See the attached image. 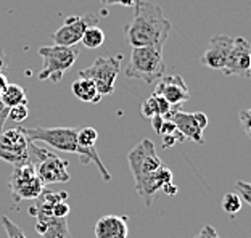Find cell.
<instances>
[{
	"mask_svg": "<svg viewBox=\"0 0 251 238\" xmlns=\"http://www.w3.org/2000/svg\"><path fill=\"white\" fill-rule=\"evenodd\" d=\"M97 140H99V132L94 127L77 129V143L82 148H94Z\"/></svg>",
	"mask_w": 251,
	"mask_h": 238,
	"instance_id": "44dd1931",
	"label": "cell"
},
{
	"mask_svg": "<svg viewBox=\"0 0 251 238\" xmlns=\"http://www.w3.org/2000/svg\"><path fill=\"white\" fill-rule=\"evenodd\" d=\"M27 115H29L27 105H16L8 110V118L15 122H23L27 118Z\"/></svg>",
	"mask_w": 251,
	"mask_h": 238,
	"instance_id": "cb8c5ba5",
	"label": "cell"
},
{
	"mask_svg": "<svg viewBox=\"0 0 251 238\" xmlns=\"http://www.w3.org/2000/svg\"><path fill=\"white\" fill-rule=\"evenodd\" d=\"M2 224H3V229H5V232H7L8 238H26L23 229H20L10 217L2 216Z\"/></svg>",
	"mask_w": 251,
	"mask_h": 238,
	"instance_id": "603a6c76",
	"label": "cell"
},
{
	"mask_svg": "<svg viewBox=\"0 0 251 238\" xmlns=\"http://www.w3.org/2000/svg\"><path fill=\"white\" fill-rule=\"evenodd\" d=\"M8 68V58L5 55L3 48H0V72H3Z\"/></svg>",
	"mask_w": 251,
	"mask_h": 238,
	"instance_id": "1f68e13d",
	"label": "cell"
},
{
	"mask_svg": "<svg viewBox=\"0 0 251 238\" xmlns=\"http://www.w3.org/2000/svg\"><path fill=\"white\" fill-rule=\"evenodd\" d=\"M193 118H195V121H197V124L201 129H204L208 126V116L204 115V113H200V111H197V113H193Z\"/></svg>",
	"mask_w": 251,
	"mask_h": 238,
	"instance_id": "4dcf8cb0",
	"label": "cell"
},
{
	"mask_svg": "<svg viewBox=\"0 0 251 238\" xmlns=\"http://www.w3.org/2000/svg\"><path fill=\"white\" fill-rule=\"evenodd\" d=\"M222 72L226 76H238L243 79L251 76V45L247 39H233L230 53L227 56Z\"/></svg>",
	"mask_w": 251,
	"mask_h": 238,
	"instance_id": "7c38bea8",
	"label": "cell"
},
{
	"mask_svg": "<svg viewBox=\"0 0 251 238\" xmlns=\"http://www.w3.org/2000/svg\"><path fill=\"white\" fill-rule=\"evenodd\" d=\"M134 7V20L126 31L129 44L132 47H150L163 52L173 27L163 8L145 0H137Z\"/></svg>",
	"mask_w": 251,
	"mask_h": 238,
	"instance_id": "7a4b0ae2",
	"label": "cell"
},
{
	"mask_svg": "<svg viewBox=\"0 0 251 238\" xmlns=\"http://www.w3.org/2000/svg\"><path fill=\"white\" fill-rule=\"evenodd\" d=\"M0 101L11 108L16 105H27V97H26V90L23 89L18 84H8L7 89L0 94Z\"/></svg>",
	"mask_w": 251,
	"mask_h": 238,
	"instance_id": "d6986e66",
	"label": "cell"
},
{
	"mask_svg": "<svg viewBox=\"0 0 251 238\" xmlns=\"http://www.w3.org/2000/svg\"><path fill=\"white\" fill-rule=\"evenodd\" d=\"M182 105H176L171 108L169 115L164 119H171L174 122V126L177 127L179 132L184 135V139L192 140L195 143L203 145L204 139H203V129L198 126L195 118H193V113H185L180 110Z\"/></svg>",
	"mask_w": 251,
	"mask_h": 238,
	"instance_id": "9a60e30c",
	"label": "cell"
},
{
	"mask_svg": "<svg viewBox=\"0 0 251 238\" xmlns=\"http://www.w3.org/2000/svg\"><path fill=\"white\" fill-rule=\"evenodd\" d=\"M27 146L29 140L20 129H8L0 132V160L11 166L27 164Z\"/></svg>",
	"mask_w": 251,
	"mask_h": 238,
	"instance_id": "30bf717a",
	"label": "cell"
},
{
	"mask_svg": "<svg viewBox=\"0 0 251 238\" xmlns=\"http://www.w3.org/2000/svg\"><path fill=\"white\" fill-rule=\"evenodd\" d=\"M129 227L127 217L108 214L97 220L95 238H127Z\"/></svg>",
	"mask_w": 251,
	"mask_h": 238,
	"instance_id": "2e32d148",
	"label": "cell"
},
{
	"mask_svg": "<svg viewBox=\"0 0 251 238\" xmlns=\"http://www.w3.org/2000/svg\"><path fill=\"white\" fill-rule=\"evenodd\" d=\"M232 44L233 39L230 36H226V34H218V36L211 37L208 48L204 50L200 63L211 68V70L222 71V68H224L227 61V56L230 53Z\"/></svg>",
	"mask_w": 251,
	"mask_h": 238,
	"instance_id": "4fadbf2b",
	"label": "cell"
},
{
	"mask_svg": "<svg viewBox=\"0 0 251 238\" xmlns=\"http://www.w3.org/2000/svg\"><path fill=\"white\" fill-rule=\"evenodd\" d=\"M163 191H164L166 195L173 196V195L177 193V187H176L173 182H171V184H168V185H164V187H163Z\"/></svg>",
	"mask_w": 251,
	"mask_h": 238,
	"instance_id": "836d02e7",
	"label": "cell"
},
{
	"mask_svg": "<svg viewBox=\"0 0 251 238\" xmlns=\"http://www.w3.org/2000/svg\"><path fill=\"white\" fill-rule=\"evenodd\" d=\"M235 189L238 190V196H240L247 205H251V184L245 182V180H237Z\"/></svg>",
	"mask_w": 251,
	"mask_h": 238,
	"instance_id": "d4e9b609",
	"label": "cell"
},
{
	"mask_svg": "<svg viewBox=\"0 0 251 238\" xmlns=\"http://www.w3.org/2000/svg\"><path fill=\"white\" fill-rule=\"evenodd\" d=\"M71 90H73V94L76 95V98L85 101V103H99L101 100V95L99 94L95 84L90 81V79L79 77L77 81L73 82Z\"/></svg>",
	"mask_w": 251,
	"mask_h": 238,
	"instance_id": "e0dca14e",
	"label": "cell"
},
{
	"mask_svg": "<svg viewBox=\"0 0 251 238\" xmlns=\"http://www.w3.org/2000/svg\"><path fill=\"white\" fill-rule=\"evenodd\" d=\"M10 191L16 201L36 200L45 190V185L37 177L36 169L31 164L15 166L10 175Z\"/></svg>",
	"mask_w": 251,
	"mask_h": 238,
	"instance_id": "9c48e42d",
	"label": "cell"
},
{
	"mask_svg": "<svg viewBox=\"0 0 251 238\" xmlns=\"http://www.w3.org/2000/svg\"><path fill=\"white\" fill-rule=\"evenodd\" d=\"M8 106H5L2 101H0V132L3 130V126H5V122H7V119H8Z\"/></svg>",
	"mask_w": 251,
	"mask_h": 238,
	"instance_id": "f546056e",
	"label": "cell"
},
{
	"mask_svg": "<svg viewBox=\"0 0 251 238\" xmlns=\"http://www.w3.org/2000/svg\"><path fill=\"white\" fill-rule=\"evenodd\" d=\"M222 209L230 216H235L242 209V198L237 193H226L222 196Z\"/></svg>",
	"mask_w": 251,
	"mask_h": 238,
	"instance_id": "7402d4cb",
	"label": "cell"
},
{
	"mask_svg": "<svg viewBox=\"0 0 251 238\" xmlns=\"http://www.w3.org/2000/svg\"><path fill=\"white\" fill-rule=\"evenodd\" d=\"M27 164L34 166L37 177L44 185L70 180L68 161L58 158V155H55L53 151L37 146L34 142H29V146H27Z\"/></svg>",
	"mask_w": 251,
	"mask_h": 238,
	"instance_id": "5b68a950",
	"label": "cell"
},
{
	"mask_svg": "<svg viewBox=\"0 0 251 238\" xmlns=\"http://www.w3.org/2000/svg\"><path fill=\"white\" fill-rule=\"evenodd\" d=\"M171 108H173V105H169L166 100L163 97H159L156 94H151L150 97H148L144 103H142V116L150 119L153 116H163L166 118L169 115Z\"/></svg>",
	"mask_w": 251,
	"mask_h": 238,
	"instance_id": "ac0fdd59",
	"label": "cell"
},
{
	"mask_svg": "<svg viewBox=\"0 0 251 238\" xmlns=\"http://www.w3.org/2000/svg\"><path fill=\"white\" fill-rule=\"evenodd\" d=\"M81 42L84 44V47H87V48H99L105 42V32L101 31L99 26H90L85 29Z\"/></svg>",
	"mask_w": 251,
	"mask_h": 238,
	"instance_id": "ffe728a7",
	"label": "cell"
},
{
	"mask_svg": "<svg viewBox=\"0 0 251 238\" xmlns=\"http://www.w3.org/2000/svg\"><path fill=\"white\" fill-rule=\"evenodd\" d=\"M134 2H137V0H134Z\"/></svg>",
	"mask_w": 251,
	"mask_h": 238,
	"instance_id": "d590c367",
	"label": "cell"
},
{
	"mask_svg": "<svg viewBox=\"0 0 251 238\" xmlns=\"http://www.w3.org/2000/svg\"><path fill=\"white\" fill-rule=\"evenodd\" d=\"M250 121H251V111H250V110H243V111L240 113V122L243 124V129H245V132H247L248 137L251 135Z\"/></svg>",
	"mask_w": 251,
	"mask_h": 238,
	"instance_id": "83f0119b",
	"label": "cell"
},
{
	"mask_svg": "<svg viewBox=\"0 0 251 238\" xmlns=\"http://www.w3.org/2000/svg\"><path fill=\"white\" fill-rule=\"evenodd\" d=\"M151 119V126H153V129H155V132L158 134L159 132V127H161V124H163V116H153V118H150Z\"/></svg>",
	"mask_w": 251,
	"mask_h": 238,
	"instance_id": "d6a6232c",
	"label": "cell"
},
{
	"mask_svg": "<svg viewBox=\"0 0 251 238\" xmlns=\"http://www.w3.org/2000/svg\"><path fill=\"white\" fill-rule=\"evenodd\" d=\"M123 66V55H113V56H99L94 60V63L79 71V77L90 79L99 94L111 95L115 92L116 77L121 72Z\"/></svg>",
	"mask_w": 251,
	"mask_h": 238,
	"instance_id": "ba28073f",
	"label": "cell"
},
{
	"mask_svg": "<svg viewBox=\"0 0 251 238\" xmlns=\"http://www.w3.org/2000/svg\"><path fill=\"white\" fill-rule=\"evenodd\" d=\"M7 86H8V79H7V76H5L3 72H0V94H2L5 89H7Z\"/></svg>",
	"mask_w": 251,
	"mask_h": 238,
	"instance_id": "e575fe53",
	"label": "cell"
},
{
	"mask_svg": "<svg viewBox=\"0 0 251 238\" xmlns=\"http://www.w3.org/2000/svg\"><path fill=\"white\" fill-rule=\"evenodd\" d=\"M25 137L29 142H44L45 145L65 153H76L81 158L82 164L95 163L99 172L105 182L113 179L111 174L106 171L105 164L101 163L97 148H82L77 143V129L76 127H20Z\"/></svg>",
	"mask_w": 251,
	"mask_h": 238,
	"instance_id": "3957f363",
	"label": "cell"
},
{
	"mask_svg": "<svg viewBox=\"0 0 251 238\" xmlns=\"http://www.w3.org/2000/svg\"><path fill=\"white\" fill-rule=\"evenodd\" d=\"M153 94L163 97L169 105H173V106L185 103V101L190 98L187 84H185L184 79H182V76H179V74L163 76L158 81L156 89H155V92H153Z\"/></svg>",
	"mask_w": 251,
	"mask_h": 238,
	"instance_id": "5bb4252c",
	"label": "cell"
},
{
	"mask_svg": "<svg viewBox=\"0 0 251 238\" xmlns=\"http://www.w3.org/2000/svg\"><path fill=\"white\" fill-rule=\"evenodd\" d=\"M127 163L132 172L135 191L145 206L150 208L156 193L164 185L173 182V171L158 156L151 140H142L127 155Z\"/></svg>",
	"mask_w": 251,
	"mask_h": 238,
	"instance_id": "6da1fadb",
	"label": "cell"
},
{
	"mask_svg": "<svg viewBox=\"0 0 251 238\" xmlns=\"http://www.w3.org/2000/svg\"><path fill=\"white\" fill-rule=\"evenodd\" d=\"M37 203L29 208V214L36 217V232L41 238H73L68 217H55L52 206L60 200H68L66 191H50L44 190L41 196L36 198Z\"/></svg>",
	"mask_w": 251,
	"mask_h": 238,
	"instance_id": "277c9868",
	"label": "cell"
},
{
	"mask_svg": "<svg viewBox=\"0 0 251 238\" xmlns=\"http://www.w3.org/2000/svg\"><path fill=\"white\" fill-rule=\"evenodd\" d=\"M39 55L42 56L44 65L39 71V81L60 82L66 71L76 63L79 50L76 47H63V45H52V47H41Z\"/></svg>",
	"mask_w": 251,
	"mask_h": 238,
	"instance_id": "52a82bcc",
	"label": "cell"
},
{
	"mask_svg": "<svg viewBox=\"0 0 251 238\" xmlns=\"http://www.w3.org/2000/svg\"><path fill=\"white\" fill-rule=\"evenodd\" d=\"M99 24V16L95 13H87L82 16H70L65 24L58 27L53 32V42L55 45H63V47H74L81 42L84 32L90 26Z\"/></svg>",
	"mask_w": 251,
	"mask_h": 238,
	"instance_id": "8fae6325",
	"label": "cell"
},
{
	"mask_svg": "<svg viewBox=\"0 0 251 238\" xmlns=\"http://www.w3.org/2000/svg\"><path fill=\"white\" fill-rule=\"evenodd\" d=\"M71 208L70 205L66 203V200H60L56 201L55 205L52 206V214L55 217H68V214H70Z\"/></svg>",
	"mask_w": 251,
	"mask_h": 238,
	"instance_id": "484cf974",
	"label": "cell"
},
{
	"mask_svg": "<svg viewBox=\"0 0 251 238\" xmlns=\"http://www.w3.org/2000/svg\"><path fill=\"white\" fill-rule=\"evenodd\" d=\"M124 72L127 77L139 79L145 84L158 82L166 72L163 52L150 47H132L130 61Z\"/></svg>",
	"mask_w": 251,
	"mask_h": 238,
	"instance_id": "8992f818",
	"label": "cell"
},
{
	"mask_svg": "<svg viewBox=\"0 0 251 238\" xmlns=\"http://www.w3.org/2000/svg\"><path fill=\"white\" fill-rule=\"evenodd\" d=\"M195 238H221V237L218 235V232H216V229L213 227V225H204V227L201 229V232H200Z\"/></svg>",
	"mask_w": 251,
	"mask_h": 238,
	"instance_id": "4316f807",
	"label": "cell"
},
{
	"mask_svg": "<svg viewBox=\"0 0 251 238\" xmlns=\"http://www.w3.org/2000/svg\"><path fill=\"white\" fill-rule=\"evenodd\" d=\"M101 3L110 7V5H123V7H132L135 3L134 0H100Z\"/></svg>",
	"mask_w": 251,
	"mask_h": 238,
	"instance_id": "f1b7e54d",
	"label": "cell"
}]
</instances>
